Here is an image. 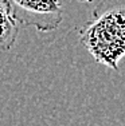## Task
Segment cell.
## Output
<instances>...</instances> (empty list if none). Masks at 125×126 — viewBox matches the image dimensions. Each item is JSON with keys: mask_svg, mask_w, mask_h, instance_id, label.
I'll use <instances>...</instances> for the list:
<instances>
[{"mask_svg": "<svg viewBox=\"0 0 125 126\" xmlns=\"http://www.w3.org/2000/svg\"><path fill=\"white\" fill-rule=\"evenodd\" d=\"M11 16L20 24L34 27L40 32L54 31L63 20L59 0H4Z\"/></svg>", "mask_w": 125, "mask_h": 126, "instance_id": "2", "label": "cell"}, {"mask_svg": "<svg viewBox=\"0 0 125 126\" xmlns=\"http://www.w3.org/2000/svg\"><path fill=\"white\" fill-rule=\"evenodd\" d=\"M78 35L94 61L118 71L125 56V0H100Z\"/></svg>", "mask_w": 125, "mask_h": 126, "instance_id": "1", "label": "cell"}, {"mask_svg": "<svg viewBox=\"0 0 125 126\" xmlns=\"http://www.w3.org/2000/svg\"><path fill=\"white\" fill-rule=\"evenodd\" d=\"M77 1H79V3H93L94 0H77Z\"/></svg>", "mask_w": 125, "mask_h": 126, "instance_id": "4", "label": "cell"}, {"mask_svg": "<svg viewBox=\"0 0 125 126\" xmlns=\"http://www.w3.org/2000/svg\"><path fill=\"white\" fill-rule=\"evenodd\" d=\"M19 26L11 16L4 0H0V51H10L16 43Z\"/></svg>", "mask_w": 125, "mask_h": 126, "instance_id": "3", "label": "cell"}]
</instances>
